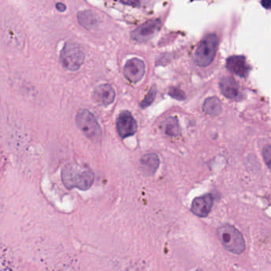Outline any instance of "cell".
I'll return each mask as SVG.
<instances>
[{"mask_svg":"<svg viewBox=\"0 0 271 271\" xmlns=\"http://www.w3.org/2000/svg\"><path fill=\"white\" fill-rule=\"evenodd\" d=\"M61 176L63 183L67 188H78L83 190L91 186L95 178L91 170L73 164L65 166L63 168Z\"/></svg>","mask_w":271,"mask_h":271,"instance_id":"1","label":"cell"},{"mask_svg":"<svg viewBox=\"0 0 271 271\" xmlns=\"http://www.w3.org/2000/svg\"><path fill=\"white\" fill-rule=\"evenodd\" d=\"M218 45V37L215 34H209L205 36L195 51L196 65L201 68L209 66L216 57Z\"/></svg>","mask_w":271,"mask_h":271,"instance_id":"2","label":"cell"},{"mask_svg":"<svg viewBox=\"0 0 271 271\" xmlns=\"http://www.w3.org/2000/svg\"><path fill=\"white\" fill-rule=\"evenodd\" d=\"M217 235L225 249L234 254L243 253L245 242L243 235L235 227L225 225L217 229Z\"/></svg>","mask_w":271,"mask_h":271,"instance_id":"3","label":"cell"},{"mask_svg":"<svg viewBox=\"0 0 271 271\" xmlns=\"http://www.w3.org/2000/svg\"><path fill=\"white\" fill-rule=\"evenodd\" d=\"M85 54L83 48L77 43H68L61 49V65L70 71H77L83 65Z\"/></svg>","mask_w":271,"mask_h":271,"instance_id":"4","label":"cell"},{"mask_svg":"<svg viewBox=\"0 0 271 271\" xmlns=\"http://www.w3.org/2000/svg\"><path fill=\"white\" fill-rule=\"evenodd\" d=\"M76 124L87 138L92 141L100 139L102 130L93 114L87 109L80 110L76 116Z\"/></svg>","mask_w":271,"mask_h":271,"instance_id":"5","label":"cell"},{"mask_svg":"<svg viewBox=\"0 0 271 271\" xmlns=\"http://www.w3.org/2000/svg\"><path fill=\"white\" fill-rule=\"evenodd\" d=\"M162 22L160 19H150L137 27L132 33V38L138 43H146L160 31Z\"/></svg>","mask_w":271,"mask_h":271,"instance_id":"6","label":"cell"},{"mask_svg":"<svg viewBox=\"0 0 271 271\" xmlns=\"http://www.w3.org/2000/svg\"><path fill=\"white\" fill-rule=\"evenodd\" d=\"M138 125L129 111H122L116 121V130L120 138H126L134 136L137 132Z\"/></svg>","mask_w":271,"mask_h":271,"instance_id":"7","label":"cell"},{"mask_svg":"<svg viewBox=\"0 0 271 271\" xmlns=\"http://www.w3.org/2000/svg\"><path fill=\"white\" fill-rule=\"evenodd\" d=\"M146 72V66L142 60L132 58L126 63L124 73L126 78L132 83H138L142 80Z\"/></svg>","mask_w":271,"mask_h":271,"instance_id":"8","label":"cell"},{"mask_svg":"<svg viewBox=\"0 0 271 271\" xmlns=\"http://www.w3.org/2000/svg\"><path fill=\"white\" fill-rule=\"evenodd\" d=\"M92 97L94 101L100 105H110L115 100L116 91L111 85L104 84L95 88L92 94Z\"/></svg>","mask_w":271,"mask_h":271,"instance_id":"9","label":"cell"},{"mask_svg":"<svg viewBox=\"0 0 271 271\" xmlns=\"http://www.w3.org/2000/svg\"><path fill=\"white\" fill-rule=\"evenodd\" d=\"M213 204V196L210 194L204 195L194 199L192 201L191 210L197 217H205L210 213Z\"/></svg>","mask_w":271,"mask_h":271,"instance_id":"10","label":"cell"},{"mask_svg":"<svg viewBox=\"0 0 271 271\" xmlns=\"http://www.w3.org/2000/svg\"><path fill=\"white\" fill-rule=\"evenodd\" d=\"M226 66L228 70L242 78L247 77L249 73V66L247 65L246 58L243 56L234 55L229 57L227 59Z\"/></svg>","mask_w":271,"mask_h":271,"instance_id":"11","label":"cell"},{"mask_svg":"<svg viewBox=\"0 0 271 271\" xmlns=\"http://www.w3.org/2000/svg\"><path fill=\"white\" fill-rule=\"evenodd\" d=\"M160 160L156 154H147L140 160V169L146 176H152L158 170Z\"/></svg>","mask_w":271,"mask_h":271,"instance_id":"12","label":"cell"},{"mask_svg":"<svg viewBox=\"0 0 271 271\" xmlns=\"http://www.w3.org/2000/svg\"><path fill=\"white\" fill-rule=\"evenodd\" d=\"M221 92L227 99H234L239 95V85L233 77H223L220 82Z\"/></svg>","mask_w":271,"mask_h":271,"instance_id":"13","label":"cell"},{"mask_svg":"<svg viewBox=\"0 0 271 271\" xmlns=\"http://www.w3.org/2000/svg\"><path fill=\"white\" fill-rule=\"evenodd\" d=\"M80 24L88 30H95L100 24V18L92 10H84L78 14Z\"/></svg>","mask_w":271,"mask_h":271,"instance_id":"14","label":"cell"},{"mask_svg":"<svg viewBox=\"0 0 271 271\" xmlns=\"http://www.w3.org/2000/svg\"><path fill=\"white\" fill-rule=\"evenodd\" d=\"M203 110L209 116H219L222 112L221 100L216 96L207 98L203 104Z\"/></svg>","mask_w":271,"mask_h":271,"instance_id":"15","label":"cell"},{"mask_svg":"<svg viewBox=\"0 0 271 271\" xmlns=\"http://www.w3.org/2000/svg\"><path fill=\"white\" fill-rule=\"evenodd\" d=\"M164 131L170 136H178L181 134V128L177 118L170 117L165 121Z\"/></svg>","mask_w":271,"mask_h":271,"instance_id":"16","label":"cell"},{"mask_svg":"<svg viewBox=\"0 0 271 271\" xmlns=\"http://www.w3.org/2000/svg\"><path fill=\"white\" fill-rule=\"evenodd\" d=\"M156 95H157V88H156L155 85H153L151 89H150V91H148L146 97L144 98L143 100L140 103L141 107L142 108H146V107L151 105L153 102L154 101V99H155Z\"/></svg>","mask_w":271,"mask_h":271,"instance_id":"17","label":"cell"},{"mask_svg":"<svg viewBox=\"0 0 271 271\" xmlns=\"http://www.w3.org/2000/svg\"><path fill=\"white\" fill-rule=\"evenodd\" d=\"M169 95L174 99L178 100H184L185 99V94L184 91L178 88H171L169 91Z\"/></svg>","mask_w":271,"mask_h":271,"instance_id":"18","label":"cell"},{"mask_svg":"<svg viewBox=\"0 0 271 271\" xmlns=\"http://www.w3.org/2000/svg\"><path fill=\"white\" fill-rule=\"evenodd\" d=\"M263 155L266 164L271 170V146H267L263 149Z\"/></svg>","mask_w":271,"mask_h":271,"instance_id":"19","label":"cell"},{"mask_svg":"<svg viewBox=\"0 0 271 271\" xmlns=\"http://www.w3.org/2000/svg\"><path fill=\"white\" fill-rule=\"evenodd\" d=\"M121 3H123V4L125 5H129V6H140V2H138V1H136V0H135V1H133V0H129V1H121Z\"/></svg>","mask_w":271,"mask_h":271,"instance_id":"20","label":"cell"},{"mask_svg":"<svg viewBox=\"0 0 271 271\" xmlns=\"http://www.w3.org/2000/svg\"><path fill=\"white\" fill-rule=\"evenodd\" d=\"M56 7H57V10H59L60 12H64L66 10V6L64 3L61 2H58L56 4Z\"/></svg>","mask_w":271,"mask_h":271,"instance_id":"21","label":"cell"},{"mask_svg":"<svg viewBox=\"0 0 271 271\" xmlns=\"http://www.w3.org/2000/svg\"><path fill=\"white\" fill-rule=\"evenodd\" d=\"M261 4L263 5V7H265L266 9H269L271 7V1H262Z\"/></svg>","mask_w":271,"mask_h":271,"instance_id":"22","label":"cell"},{"mask_svg":"<svg viewBox=\"0 0 271 271\" xmlns=\"http://www.w3.org/2000/svg\"><path fill=\"white\" fill-rule=\"evenodd\" d=\"M203 271L202 270H198V271Z\"/></svg>","mask_w":271,"mask_h":271,"instance_id":"23","label":"cell"}]
</instances>
